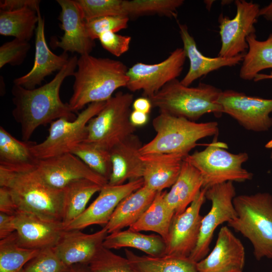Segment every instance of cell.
<instances>
[{
  "mask_svg": "<svg viewBox=\"0 0 272 272\" xmlns=\"http://www.w3.org/2000/svg\"><path fill=\"white\" fill-rule=\"evenodd\" d=\"M78 58L70 57L67 63L48 83L38 88L27 89L14 85L12 101L15 108L12 115L21 127L22 138L28 141L35 130L41 125L61 118L75 120L77 116L69 103L63 102L60 89L66 78L73 76Z\"/></svg>",
  "mask_w": 272,
  "mask_h": 272,
  "instance_id": "6da1fadb",
  "label": "cell"
},
{
  "mask_svg": "<svg viewBox=\"0 0 272 272\" xmlns=\"http://www.w3.org/2000/svg\"><path fill=\"white\" fill-rule=\"evenodd\" d=\"M128 70L119 60L90 54L80 55L69 102L72 110L76 113L87 104L109 99L118 89L126 87Z\"/></svg>",
  "mask_w": 272,
  "mask_h": 272,
  "instance_id": "7a4b0ae2",
  "label": "cell"
},
{
  "mask_svg": "<svg viewBox=\"0 0 272 272\" xmlns=\"http://www.w3.org/2000/svg\"><path fill=\"white\" fill-rule=\"evenodd\" d=\"M35 168L14 169L0 166V186L9 190L19 211L47 220L62 221L64 188L56 189L48 185Z\"/></svg>",
  "mask_w": 272,
  "mask_h": 272,
  "instance_id": "3957f363",
  "label": "cell"
},
{
  "mask_svg": "<svg viewBox=\"0 0 272 272\" xmlns=\"http://www.w3.org/2000/svg\"><path fill=\"white\" fill-rule=\"evenodd\" d=\"M237 217L228 225L251 242L257 260L272 259V195L257 192L236 196Z\"/></svg>",
  "mask_w": 272,
  "mask_h": 272,
  "instance_id": "277c9868",
  "label": "cell"
},
{
  "mask_svg": "<svg viewBox=\"0 0 272 272\" xmlns=\"http://www.w3.org/2000/svg\"><path fill=\"white\" fill-rule=\"evenodd\" d=\"M222 91L213 85L199 83L190 87L175 79L150 98L152 106L160 112L195 121L207 113L216 116L223 113L219 99Z\"/></svg>",
  "mask_w": 272,
  "mask_h": 272,
  "instance_id": "5b68a950",
  "label": "cell"
},
{
  "mask_svg": "<svg viewBox=\"0 0 272 272\" xmlns=\"http://www.w3.org/2000/svg\"><path fill=\"white\" fill-rule=\"evenodd\" d=\"M152 125L155 137L140 149L141 155L177 154L187 156L201 139L218 135L216 121L197 123L185 118L160 112Z\"/></svg>",
  "mask_w": 272,
  "mask_h": 272,
  "instance_id": "8992f818",
  "label": "cell"
},
{
  "mask_svg": "<svg viewBox=\"0 0 272 272\" xmlns=\"http://www.w3.org/2000/svg\"><path fill=\"white\" fill-rule=\"evenodd\" d=\"M214 140L203 150L188 154L184 160L193 166L202 179V188L228 181L250 180L253 174L242 167L249 156L246 152L234 154L228 152L225 143Z\"/></svg>",
  "mask_w": 272,
  "mask_h": 272,
  "instance_id": "52a82bcc",
  "label": "cell"
},
{
  "mask_svg": "<svg viewBox=\"0 0 272 272\" xmlns=\"http://www.w3.org/2000/svg\"><path fill=\"white\" fill-rule=\"evenodd\" d=\"M133 96L117 92L105 102L100 111L88 122L84 142L110 150L133 134L136 127L130 121Z\"/></svg>",
  "mask_w": 272,
  "mask_h": 272,
  "instance_id": "ba28073f",
  "label": "cell"
},
{
  "mask_svg": "<svg viewBox=\"0 0 272 272\" xmlns=\"http://www.w3.org/2000/svg\"><path fill=\"white\" fill-rule=\"evenodd\" d=\"M105 102L89 104L74 120L61 118L52 122L46 139L39 144L35 143L31 147L34 156L40 160L71 153L77 145L86 140L88 122L100 111Z\"/></svg>",
  "mask_w": 272,
  "mask_h": 272,
  "instance_id": "9c48e42d",
  "label": "cell"
},
{
  "mask_svg": "<svg viewBox=\"0 0 272 272\" xmlns=\"http://www.w3.org/2000/svg\"><path fill=\"white\" fill-rule=\"evenodd\" d=\"M233 182L228 181L214 185L206 189V199L211 201L209 212L202 217L196 246L189 257L195 262L208 254L216 229L225 222L227 223L237 217L233 199L236 196Z\"/></svg>",
  "mask_w": 272,
  "mask_h": 272,
  "instance_id": "30bf717a",
  "label": "cell"
},
{
  "mask_svg": "<svg viewBox=\"0 0 272 272\" xmlns=\"http://www.w3.org/2000/svg\"><path fill=\"white\" fill-rule=\"evenodd\" d=\"M236 13L230 19L221 14L219 17L221 46L218 56L232 58L245 54L248 49L247 37L255 33L259 5L253 2L236 0Z\"/></svg>",
  "mask_w": 272,
  "mask_h": 272,
  "instance_id": "8fae6325",
  "label": "cell"
},
{
  "mask_svg": "<svg viewBox=\"0 0 272 272\" xmlns=\"http://www.w3.org/2000/svg\"><path fill=\"white\" fill-rule=\"evenodd\" d=\"M186 58L183 48H178L160 62H137L128 70L126 87L132 92L141 90L144 96L150 99L180 75Z\"/></svg>",
  "mask_w": 272,
  "mask_h": 272,
  "instance_id": "7c38bea8",
  "label": "cell"
},
{
  "mask_svg": "<svg viewBox=\"0 0 272 272\" xmlns=\"http://www.w3.org/2000/svg\"><path fill=\"white\" fill-rule=\"evenodd\" d=\"M219 102L223 112L245 129L254 132L268 131L272 127V99L248 96L233 90L222 91Z\"/></svg>",
  "mask_w": 272,
  "mask_h": 272,
  "instance_id": "4fadbf2b",
  "label": "cell"
},
{
  "mask_svg": "<svg viewBox=\"0 0 272 272\" xmlns=\"http://www.w3.org/2000/svg\"><path fill=\"white\" fill-rule=\"evenodd\" d=\"M206 189L201 188L185 211L174 216L166 242L165 255L189 257L194 249L202 218L200 211L206 199Z\"/></svg>",
  "mask_w": 272,
  "mask_h": 272,
  "instance_id": "5bb4252c",
  "label": "cell"
},
{
  "mask_svg": "<svg viewBox=\"0 0 272 272\" xmlns=\"http://www.w3.org/2000/svg\"><path fill=\"white\" fill-rule=\"evenodd\" d=\"M144 185L142 178L126 183L103 186L95 200L78 217L64 226L65 230H81L93 225L108 223L119 203Z\"/></svg>",
  "mask_w": 272,
  "mask_h": 272,
  "instance_id": "9a60e30c",
  "label": "cell"
},
{
  "mask_svg": "<svg viewBox=\"0 0 272 272\" xmlns=\"http://www.w3.org/2000/svg\"><path fill=\"white\" fill-rule=\"evenodd\" d=\"M35 169L46 183L56 189H63L81 179L91 180L102 186L108 183L106 179L72 153L39 160Z\"/></svg>",
  "mask_w": 272,
  "mask_h": 272,
  "instance_id": "2e32d148",
  "label": "cell"
},
{
  "mask_svg": "<svg viewBox=\"0 0 272 272\" xmlns=\"http://www.w3.org/2000/svg\"><path fill=\"white\" fill-rule=\"evenodd\" d=\"M14 217L18 242L25 248H53L65 231L62 221L47 220L22 211H18Z\"/></svg>",
  "mask_w": 272,
  "mask_h": 272,
  "instance_id": "e0dca14e",
  "label": "cell"
},
{
  "mask_svg": "<svg viewBox=\"0 0 272 272\" xmlns=\"http://www.w3.org/2000/svg\"><path fill=\"white\" fill-rule=\"evenodd\" d=\"M37 13L38 22L35 31L34 64L27 74L13 81L14 85L27 89H33L37 86L41 85L45 77L61 70L70 58L66 52L56 55L49 48L45 37L44 19L41 14L40 8L37 10Z\"/></svg>",
  "mask_w": 272,
  "mask_h": 272,
  "instance_id": "ac0fdd59",
  "label": "cell"
},
{
  "mask_svg": "<svg viewBox=\"0 0 272 272\" xmlns=\"http://www.w3.org/2000/svg\"><path fill=\"white\" fill-rule=\"evenodd\" d=\"M61 8L58 19L64 34L60 40H53L52 46L64 52H77L80 55L90 54L95 46L88 36L85 20L74 0H57Z\"/></svg>",
  "mask_w": 272,
  "mask_h": 272,
  "instance_id": "d6986e66",
  "label": "cell"
},
{
  "mask_svg": "<svg viewBox=\"0 0 272 272\" xmlns=\"http://www.w3.org/2000/svg\"><path fill=\"white\" fill-rule=\"evenodd\" d=\"M245 261L243 244L227 226H223L213 249L196 265L198 272H226L243 270Z\"/></svg>",
  "mask_w": 272,
  "mask_h": 272,
  "instance_id": "ffe728a7",
  "label": "cell"
},
{
  "mask_svg": "<svg viewBox=\"0 0 272 272\" xmlns=\"http://www.w3.org/2000/svg\"><path fill=\"white\" fill-rule=\"evenodd\" d=\"M108 234L105 226L92 234H86L80 230H65L53 249L69 266L76 264L88 265L103 246Z\"/></svg>",
  "mask_w": 272,
  "mask_h": 272,
  "instance_id": "44dd1931",
  "label": "cell"
},
{
  "mask_svg": "<svg viewBox=\"0 0 272 272\" xmlns=\"http://www.w3.org/2000/svg\"><path fill=\"white\" fill-rule=\"evenodd\" d=\"M142 146L139 138L132 134L109 150L112 171L108 184L121 185L127 180L143 177L144 167L140 151Z\"/></svg>",
  "mask_w": 272,
  "mask_h": 272,
  "instance_id": "7402d4cb",
  "label": "cell"
},
{
  "mask_svg": "<svg viewBox=\"0 0 272 272\" xmlns=\"http://www.w3.org/2000/svg\"><path fill=\"white\" fill-rule=\"evenodd\" d=\"M179 33L186 57L189 60V68L181 83L189 86L194 81L209 73L225 66H233L242 61L245 54L232 58L205 56L198 49L194 38L189 33L185 24H179Z\"/></svg>",
  "mask_w": 272,
  "mask_h": 272,
  "instance_id": "603a6c76",
  "label": "cell"
},
{
  "mask_svg": "<svg viewBox=\"0 0 272 272\" xmlns=\"http://www.w3.org/2000/svg\"><path fill=\"white\" fill-rule=\"evenodd\" d=\"M186 156L177 154L142 155L144 186L156 192L171 187L180 174Z\"/></svg>",
  "mask_w": 272,
  "mask_h": 272,
  "instance_id": "cb8c5ba5",
  "label": "cell"
},
{
  "mask_svg": "<svg viewBox=\"0 0 272 272\" xmlns=\"http://www.w3.org/2000/svg\"><path fill=\"white\" fill-rule=\"evenodd\" d=\"M202 186V179L199 172L184 160L176 181L164 196L165 202L174 213V216L185 211L201 190Z\"/></svg>",
  "mask_w": 272,
  "mask_h": 272,
  "instance_id": "d4e9b609",
  "label": "cell"
},
{
  "mask_svg": "<svg viewBox=\"0 0 272 272\" xmlns=\"http://www.w3.org/2000/svg\"><path fill=\"white\" fill-rule=\"evenodd\" d=\"M157 193L143 185L123 198L105 226L108 234L129 227L136 222L152 203Z\"/></svg>",
  "mask_w": 272,
  "mask_h": 272,
  "instance_id": "484cf974",
  "label": "cell"
},
{
  "mask_svg": "<svg viewBox=\"0 0 272 272\" xmlns=\"http://www.w3.org/2000/svg\"><path fill=\"white\" fill-rule=\"evenodd\" d=\"M103 246L109 249L133 248L154 257L165 255L166 249V243L160 235L144 234L129 228L108 234Z\"/></svg>",
  "mask_w": 272,
  "mask_h": 272,
  "instance_id": "4316f807",
  "label": "cell"
},
{
  "mask_svg": "<svg viewBox=\"0 0 272 272\" xmlns=\"http://www.w3.org/2000/svg\"><path fill=\"white\" fill-rule=\"evenodd\" d=\"M125 254L136 272H198L196 262L189 257L168 255L139 256L127 249Z\"/></svg>",
  "mask_w": 272,
  "mask_h": 272,
  "instance_id": "83f0119b",
  "label": "cell"
},
{
  "mask_svg": "<svg viewBox=\"0 0 272 272\" xmlns=\"http://www.w3.org/2000/svg\"><path fill=\"white\" fill-rule=\"evenodd\" d=\"M167 191L158 192L153 202L139 219L128 228L138 232L152 231L168 240L174 213L165 202Z\"/></svg>",
  "mask_w": 272,
  "mask_h": 272,
  "instance_id": "f1b7e54d",
  "label": "cell"
},
{
  "mask_svg": "<svg viewBox=\"0 0 272 272\" xmlns=\"http://www.w3.org/2000/svg\"><path fill=\"white\" fill-rule=\"evenodd\" d=\"M35 143L20 141L0 126V166L14 169L35 167L38 159L31 148Z\"/></svg>",
  "mask_w": 272,
  "mask_h": 272,
  "instance_id": "f546056e",
  "label": "cell"
},
{
  "mask_svg": "<svg viewBox=\"0 0 272 272\" xmlns=\"http://www.w3.org/2000/svg\"><path fill=\"white\" fill-rule=\"evenodd\" d=\"M248 49L245 53L240 78L244 80H252L264 70L272 69V33L266 40L260 41L255 33L246 39Z\"/></svg>",
  "mask_w": 272,
  "mask_h": 272,
  "instance_id": "4dcf8cb0",
  "label": "cell"
},
{
  "mask_svg": "<svg viewBox=\"0 0 272 272\" xmlns=\"http://www.w3.org/2000/svg\"><path fill=\"white\" fill-rule=\"evenodd\" d=\"M102 186L88 179L74 181L64 188L62 222L65 226L80 216L86 209L91 197Z\"/></svg>",
  "mask_w": 272,
  "mask_h": 272,
  "instance_id": "1f68e13d",
  "label": "cell"
},
{
  "mask_svg": "<svg viewBox=\"0 0 272 272\" xmlns=\"http://www.w3.org/2000/svg\"><path fill=\"white\" fill-rule=\"evenodd\" d=\"M38 22L37 11L31 9L0 10V34L29 42L36 31Z\"/></svg>",
  "mask_w": 272,
  "mask_h": 272,
  "instance_id": "d6a6232c",
  "label": "cell"
},
{
  "mask_svg": "<svg viewBox=\"0 0 272 272\" xmlns=\"http://www.w3.org/2000/svg\"><path fill=\"white\" fill-rule=\"evenodd\" d=\"M40 250L20 246L15 231L0 240V272H21L25 265Z\"/></svg>",
  "mask_w": 272,
  "mask_h": 272,
  "instance_id": "836d02e7",
  "label": "cell"
},
{
  "mask_svg": "<svg viewBox=\"0 0 272 272\" xmlns=\"http://www.w3.org/2000/svg\"><path fill=\"white\" fill-rule=\"evenodd\" d=\"M108 182L112 171L110 151L92 143L83 142L71 153Z\"/></svg>",
  "mask_w": 272,
  "mask_h": 272,
  "instance_id": "e575fe53",
  "label": "cell"
},
{
  "mask_svg": "<svg viewBox=\"0 0 272 272\" xmlns=\"http://www.w3.org/2000/svg\"><path fill=\"white\" fill-rule=\"evenodd\" d=\"M183 3V0H123V7L128 17L158 14L176 18L177 9Z\"/></svg>",
  "mask_w": 272,
  "mask_h": 272,
  "instance_id": "d590c367",
  "label": "cell"
},
{
  "mask_svg": "<svg viewBox=\"0 0 272 272\" xmlns=\"http://www.w3.org/2000/svg\"><path fill=\"white\" fill-rule=\"evenodd\" d=\"M74 1L85 21L106 16H125L123 0Z\"/></svg>",
  "mask_w": 272,
  "mask_h": 272,
  "instance_id": "8d00e7d4",
  "label": "cell"
},
{
  "mask_svg": "<svg viewBox=\"0 0 272 272\" xmlns=\"http://www.w3.org/2000/svg\"><path fill=\"white\" fill-rule=\"evenodd\" d=\"M88 266L91 272H136L126 257L116 254L103 246Z\"/></svg>",
  "mask_w": 272,
  "mask_h": 272,
  "instance_id": "74e56055",
  "label": "cell"
},
{
  "mask_svg": "<svg viewBox=\"0 0 272 272\" xmlns=\"http://www.w3.org/2000/svg\"><path fill=\"white\" fill-rule=\"evenodd\" d=\"M21 272H70V266L58 257L53 248H47L41 249Z\"/></svg>",
  "mask_w": 272,
  "mask_h": 272,
  "instance_id": "f35d334b",
  "label": "cell"
},
{
  "mask_svg": "<svg viewBox=\"0 0 272 272\" xmlns=\"http://www.w3.org/2000/svg\"><path fill=\"white\" fill-rule=\"evenodd\" d=\"M129 17L126 16H106L85 21L87 33L92 40L107 32H117L127 27Z\"/></svg>",
  "mask_w": 272,
  "mask_h": 272,
  "instance_id": "ab89813d",
  "label": "cell"
},
{
  "mask_svg": "<svg viewBox=\"0 0 272 272\" xmlns=\"http://www.w3.org/2000/svg\"><path fill=\"white\" fill-rule=\"evenodd\" d=\"M31 48L28 41L17 38L4 43L0 47V68L9 64L19 65L25 59Z\"/></svg>",
  "mask_w": 272,
  "mask_h": 272,
  "instance_id": "60d3db41",
  "label": "cell"
},
{
  "mask_svg": "<svg viewBox=\"0 0 272 272\" xmlns=\"http://www.w3.org/2000/svg\"><path fill=\"white\" fill-rule=\"evenodd\" d=\"M131 39L129 36L122 35L113 32L102 33L98 38L102 46L117 57L128 50Z\"/></svg>",
  "mask_w": 272,
  "mask_h": 272,
  "instance_id": "b9f144b4",
  "label": "cell"
},
{
  "mask_svg": "<svg viewBox=\"0 0 272 272\" xmlns=\"http://www.w3.org/2000/svg\"><path fill=\"white\" fill-rule=\"evenodd\" d=\"M39 0H1V10L13 11L29 8L35 11L39 8Z\"/></svg>",
  "mask_w": 272,
  "mask_h": 272,
  "instance_id": "7bdbcfd3",
  "label": "cell"
},
{
  "mask_svg": "<svg viewBox=\"0 0 272 272\" xmlns=\"http://www.w3.org/2000/svg\"><path fill=\"white\" fill-rule=\"evenodd\" d=\"M18 209L9 190L0 186V212L10 215H14Z\"/></svg>",
  "mask_w": 272,
  "mask_h": 272,
  "instance_id": "ee69618b",
  "label": "cell"
},
{
  "mask_svg": "<svg viewBox=\"0 0 272 272\" xmlns=\"http://www.w3.org/2000/svg\"><path fill=\"white\" fill-rule=\"evenodd\" d=\"M15 231L14 215L0 212V239L9 236Z\"/></svg>",
  "mask_w": 272,
  "mask_h": 272,
  "instance_id": "f6af8a7d",
  "label": "cell"
},
{
  "mask_svg": "<svg viewBox=\"0 0 272 272\" xmlns=\"http://www.w3.org/2000/svg\"><path fill=\"white\" fill-rule=\"evenodd\" d=\"M132 107L133 110L148 114L153 106L149 98L147 97H140L133 101Z\"/></svg>",
  "mask_w": 272,
  "mask_h": 272,
  "instance_id": "bcb514c9",
  "label": "cell"
},
{
  "mask_svg": "<svg viewBox=\"0 0 272 272\" xmlns=\"http://www.w3.org/2000/svg\"><path fill=\"white\" fill-rule=\"evenodd\" d=\"M130 121L135 127L145 125L148 120V114L142 112L133 110L129 117Z\"/></svg>",
  "mask_w": 272,
  "mask_h": 272,
  "instance_id": "7dc6e473",
  "label": "cell"
},
{
  "mask_svg": "<svg viewBox=\"0 0 272 272\" xmlns=\"http://www.w3.org/2000/svg\"><path fill=\"white\" fill-rule=\"evenodd\" d=\"M260 16L267 20L272 21V1L268 5L260 9L259 17Z\"/></svg>",
  "mask_w": 272,
  "mask_h": 272,
  "instance_id": "c3c4849f",
  "label": "cell"
},
{
  "mask_svg": "<svg viewBox=\"0 0 272 272\" xmlns=\"http://www.w3.org/2000/svg\"><path fill=\"white\" fill-rule=\"evenodd\" d=\"M70 272H91L88 265L76 264L70 266Z\"/></svg>",
  "mask_w": 272,
  "mask_h": 272,
  "instance_id": "681fc988",
  "label": "cell"
},
{
  "mask_svg": "<svg viewBox=\"0 0 272 272\" xmlns=\"http://www.w3.org/2000/svg\"><path fill=\"white\" fill-rule=\"evenodd\" d=\"M272 79V71L269 74H259L253 79L254 82Z\"/></svg>",
  "mask_w": 272,
  "mask_h": 272,
  "instance_id": "f907efd6",
  "label": "cell"
},
{
  "mask_svg": "<svg viewBox=\"0 0 272 272\" xmlns=\"http://www.w3.org/2000/svg\"><path fill=\"white\" fill-rule=\"evenodd\" d=\"M268 146L267 147H269V148L271 149L270 157V159H271V160L272 161V140L270 142H269V143L268 144Z\"/></svg>",
  "mask_w": 272,
  "mask_h": 272,
  "instance_id": "816d5d0a",
  "label": "cell"
},
{
  "mask_svg": "<svg viewBox=\"0 0 272 272\" xmlns=\"http://www.w3.org/2000/svg\"><path fill=\"white\" fill-rule=\"evenodd\" d=\"M226 272H243V270H231L230 271H228Z\"/></svg>",
  "mask_w": 272,
  "mask_h": 272,
  "instance_id": "f5cc1de1",
  "label": "cell"
}]
</instances>
